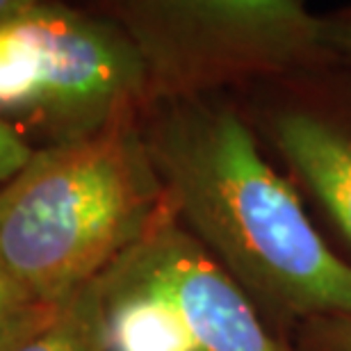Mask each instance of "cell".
I'll return each mask as SVG.
<instances>
[{
	"mask_svg": "<svg viewBox=\"0 0 351 351\" xmlns=\"http://www.w3.org/2000/svg\"><path fill=\"white\" fill-rule=\"evenodd\" d=\"M324 21V41L333 62L351 71V5L322 12Z\"/></svg>",
	"mask_w": 351,
	"mask_h": 351,
	"instance_id": "9c48e42d",
	"label": "cell"
},
{
	"mask_svg": "<svg viewBox=\"0 0 351 351\" xmlns=\"http://www.w3.org/2000/svg\"><path fill=\"white\" fill-rule=\"evenodd\" d=\"M237 98L319 228L351 263V71L331 64Z\"/></svg>",
	"mask_w": 351,
	"mask_h": 351,
	"instance_id": "8992f818",
	"label": "cell"
},
{
	"mask_svg": "<svg viewBox=\"0 0 351 351\" xmlns=\"http://www.w3.org/2000/svg\"><path fill=\"white\" fill-rule=\"evenodd\" d=\"M0 351H108L101 276L55 304H37L0 338Z\"/></svg>",
	"mask_w": 351,
	"mask_h": 351,
	"instance_id": "52a82bcc",
	"label": "cell"
},
{
	"mask_svg": "<svg viewBox=\"0 0 351 351\" xmlns=\"http://www.w3.org/2000/svg\"><path fill=\"white\" fill-rule=\"evenodd\" d=\"M34 5V0H0V25L25 14Z\"/></svg>",
	"mask_w": 351,
	"mask_h": 351,
	"instance_id": "7c38bea8",
	"label": "cell"
},
{
	"mask_svg": "<svg viewBox=\"0 0 351 351\" xmlns=\"http://www.w3.org/2000/svg\"><path fill=\"white\" fill-rule=\"evenodd\" d=\"M139 128L176 219L283 338L351 315V263L265 149L240 98L160 101Z\"/></svg>",
	"mask_w": 351,
	"mask_h": 351,
	"instance_id": "6da1fadb",
	"label": "cell"
},
{
	"mask_svg": "<svg viewBox=\"0 0 351 351\" xmlns=\"http://www.w3.org/2000/svg\"><path fill=\"white\" fill-rule=\"evenodd\" d=\"M30 156L32 151L5 123H0V185L10 180Z\"/></svg>",
	"mask_w": 351,
	"mask_h": 351,
	"instance_id": "8fae6325",
	"label": "cell"
},
{
	"mask_svg": "<svg viewBox=\"0 0 351 351\" xmlns=\"http://www.w3.org/2000/svg\"><path fill=\"white\" fill-rule=\"evenodd\" d=\"M146 103L137 46L96 3L34 0L0 25V123L30 151L89 139Z\"/></svg>",
	"mask_w": 351,
	"mask_h": 351,
	"instance_id": "3957f363",
	"label": "cell"
},
{
	"mask_svg": "<svg viewBox=\"0 0 351 351\" xmlns=\"http://www.w3.org/2000/svg\"><path fill=\"white\" fill-rule=\"evenodd\" d=\"M173 210L139 117L82 142L32 151L0 185V267L30 304L85 287Z\"/></svg>",
	"mask_w": 351,
	"mask_h": 351,
	"instance_id": "7a4b0ae2",
	"label": "cell"
},
{
	"mask_svg": "<svg viewBox=\"0 0 351 351\" xmlns=\"http://www.w3.org/2000/svg\"><path fill=\"white\" fill-rule=\"evenodd\" d=\"M32 306H37V304H30V301L14 287V283L7 278V274L3 271V267H0V338L10 331Z\"/></svg>",
	"mask_w": 351,
	"mask_h": 351,
	"instance_id": "30bf717a",
	"label": "cell"
},
{
	"mask_svg": "<svg viewBox=\"0 0 351 351\" xmlns=\"http://www.w3.org/2000/svg\"><path fill=\"white\" fill-rule=\"evenodd\" d=\"M299 351H351V315L308 322L294 335Z\"/></svg>",
	"mask_w": 351,
	"mask_h": 351,
	"instance_id": "ba28073f",
	"label": "cell"
},
{
	"mask_svg": "<svg viewBox=\"0 0 351 351\" xmlns=\"http://www.w3.org/2000/svg\"><path fill=\"white\" fill-rule=\"evenodd\" d=\"M144 62L149 103L242 96L335 64L301 0H101Z\"/></svg>",
	"mask_w": 351,
	"mask_h": 351,
	"instance_id": "277c9868",
	"label": "cell"
},
{
	"mask_svg": "<svg viewBox=\"0 0 351 351\" xmlns=\"http://www.w3.org/2000/svg\"><path fill=\"white\" fill-rule=\"evenodd\" d=\"M108 351H299L176 219L101 276Z\"/></svg>",
	"mask_w": 351,
	"mask_h": 351,
	"instance_id": "5b68a950",
	"label": "cell"
}]
</instances>
